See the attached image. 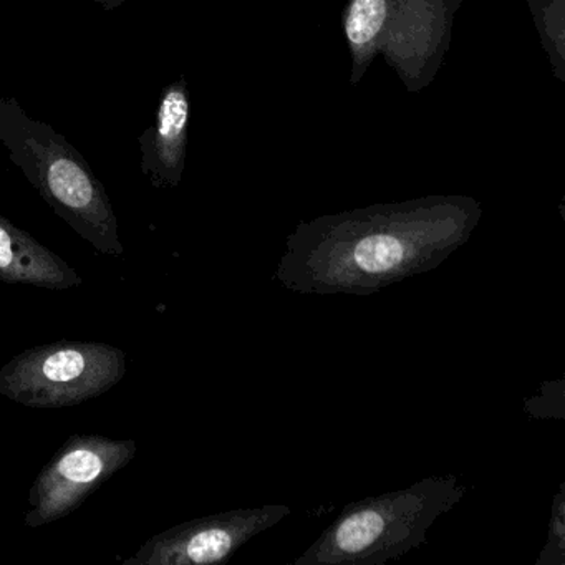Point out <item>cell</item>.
<instances>
[{"instance_id":"obj_1","label":"cell","mask_w":565,"mask_h":565,"mask_svg":"<svg viewBox=\"0 0 565 565\" xmlns=\"http://www.w3.org/2000/svg\"><path fill=\"white\" fill-rule=\"evenodd\" d=\"M481 217V203L462 194L323 214L287 236L274 279L303 296H372L441 266Z\"/></svg>"},{"instance_id":"obj_2","label":"cell","mask_w":565,"mask_h":565,"mask_svg":"<svg viewBox=\"0 0 565 565\" xmlns=\"http://www.w3.org/2000/svg\"><path fill=\"white\" fill-rule=\"evenodd\" d=\"M0 143L42 200L82 239L105 256H124L107 190L64 135L32 118L15 98L0 97Z\"/></svg>"},{"instance_id":"obj_3","label":"cell","mask_w":565,"mask_h":565,"mask_svg":"<svg viewBox=\"0 0 565 565\" xmlns=\"http://www.w3.org/2000/svg\"><path fill=\"white\" fill-rule=\"evenodd\" d=\"M456 475L428 476L408 488L350 502L290 565H383L425 544L436 519L465 499Z\"/></svg>"},{"instance_id":"obj_4","label":"cell","mask_w":565,"mask_h":565,"mask_svg":"<svg viewBox=\"0 0 565 565\" xmlns=\"http://www.w3.org/2000/svg\"><path fill=\"white\" fill-rule=\"evenodd\" d=\"M461 6L462 0H347L350 85H360L382 57L408 94L428 88L445 64Z\"/></svg>"},{"instance_id":"obj_5","label":"cell","mask_w":565,"mask_h":565,"mask_svg":"<svg viewBox=\"0 0 565 565\" xmlns=\"http://www.w3.org/2000/svg\"><path fill=\"white\" fill-rule=\"evenodd\" d=\"M127 373L124 350L58 340L25 350L0 369V395L29 408H67L114 388Z\"/></svg>"},{"instance_id":"obj_6","label":"cell","mask_w":565,"mask_h":565,"mask_svg":"<svg viewBox=\"0 0 565 565\" xmlns=\"http://www.w3.org/2000/svg\"><path fill=\"white\" fill-rule=\"evenodd\" d=\"M134 439L72 435L42 468L29 491L25 525L38 529L81 508L137 455Z\"/></svg>"},{"instance_id":"obj_7","label":"cell","mask_w":565,"mask_h":565,"mask_svg":"<svg viewBox=\"0 0 565 565\" xmlns=\"http://www.w3.org/2000/svg\"><path fill=\"white\" fill-rule=\"evenodd\" d=\"M290 514L289 505L267 504L193 519L148 539L124 565L223 564L250 539Z\"/></svg>"},{"instance_id":"obj_8","label":"cell","mask_w":565,"mask_h":565,"mask_svg":"<svg viewBox=\"0 0 565 565\" xmlns=\"http://www.w3.org/2000/svg\"><path fill=\"white\" fill-rule=\"evenodd\" d=\"M191 95L181 75L163 88L153 125L138 138L141 173L157 190L180 186L186 168Z\"/></svg>"},{"instance_id":"obj_9","label":"cell","mask_w":565,"mask_h":565,"mask_svg":"<svg viewBox=\"0 0 565 565\" xmlns=\"http://www.w3.org/2000/svg\"><path fill=\"white\" fill-rule=\"evenodd\" d=\"M0 282L68 290L82 286L84 279L34 236L0 216Z\"/></svg>"},{"instance_id":"obj_10","label":"cell","mask_w":565,"mask_h":565,"mask_svg":"<svg viewBox=\"0 0 565 565\" xmlns=\"http://www.w3.org/2000/svg\"><path fill=\"white\" fill-rule=\"evenodd\" d=\"M552 74L565 84V0H527Z\"/></svg>"},{"instance_id":"obj_11","label":"cell","mask_w":565,"mask_h":565,"mask_svg":"<svg viewBox=\"0 0 565 565\" xmlns=\"http://www.w3.org/2000/svg\"><path fill=\"white\" fill-rule=\"evenodd\" d=\"M547 541L539 555L537 565L565 564V484L558 486L557 494L552 504L551 522H548Z\"/></svg>"},{"instance_id":"obj_12","label":"cell","mask_w":565,"mask_h":565,"mask_svg":"<svg viewBox=\"0 0 565 565\" xmlns=\"http://www.w3.org/2000/svg\"><path fill=\"white\" fill-rule=\"evenodd\" d=\"M564 380L542 383L541 395L525 399L524 409L532 418H564Z\"/></svg>"},{"instance_id":"obj_13","label":"cell","mask_w":565,"mask_h":565,"mask_svg":"<svg viewBox=\"0 0 565 565\" xmlns=\"http://www.w3.org/2000/svg\"><path fill=\"white\" fill-rule=\"evenodd\" d=\"M90 2L100 6L105 11H115V9L121 8L127 0H90Z\"/></svg>"}]
</instances>
